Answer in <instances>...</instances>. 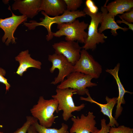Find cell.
I'll list each match as a JSON object with an SVG mask.
<instances>
[{"label":"cell","instance_id":"1","mask_svg":"<svg viewBox=\"0 0 133 133\" xmlns=\"http://www.w3.org/2000/svg\"><path fill=\"white\" fill-rule=\"evenodd\" d=\"M41 13L44 17L40 18V22H38L36 21L32 20L29 23L23 22V25L28 27L30 30H34L38 26H43L48 31V34L46 36V39L47 41L51 40L53 37L51 30V27L53 24H57L58 25L71 22L77 18L85 17L86 15L83 11L80 10L70 11L66 10L61 15L53 17H50L43 11H41Z\"/></svg>","mask_w":133,"mask_h":133},{"label":"cell","instance_id":"2","mask_svg":"<svg viewBox=\"0 0 133 133\" xmlns=\"http://www.w3.org/2000/svg\"><path fill=\"white\" fill-rule=\"evenodd\" d=\"M58 105L57 99L53 98L46 100L43 96H41L37 103L31 109L30 112L32 116L39 121L41 125L50 128L55 123V119L58 117L54 115L55 112L57 113L59 112Z\"/></svg>","mask_w":133,"mask_h":133},{"label":"cell","instance_id":"3","mask_svg":"<svg viewBox=\"0 0 133 133\" xmlns=\"http://www.w3.org/2000/svg\"><path fill=\"white\" fill-rule=\"evenodd\" d=\"M88 25L84 21L80 22L76 19L71 22L57 25L58 30L52 32V34L53 36L56 37L65 36L66 41H77L84 44L87 35L85 30Z\"/></svg>","mask_w":133,"mask_h":133},{"label":"cell","instance_id":"4","mask_svg":"<svg viewBox=\"0 0 133 133\" xmlns=\"http://www.w3.org/2000/svg\"><path fill=\"white\" fill-rule=\"evenodd\" d=\"M56 94L52 96L53 99H57L58 103V110L59 112L63 111V119L67 121L70 118L74 116L72 113L74 111H79L85 107L83 103L79 106H76L73 101L72 96L76 94L77 90L71 88L56 89Z\"/></svg>","mask_w":133,"mask_h":133},{"label":"cell","instance_id":"5","mask_svg":"<svg viewBox=\"0 0 133 133\" xmlns=\"http://www.w3.org/2000/svg\"><path fill=\"white\" fill-rule=\"evenodd\" d=\"M67 78L58 85L57 88H69L77 90L76 94L83 95L89 91L87 87L97 85V83L91 82L93 78L91 76L78 72H73Z\"/></svg>","mask_w":133,"mask_h":133},{"label":"cell","instance_id":"6","mask_svg":"<svg viewBox=\"0 0 133 133\" xmlns=\"http://www.w3.org/2000/svg\"><path fill=\"white\" fill-rule=\"evenodd\" d=\"M83 11L86 15L90 17L91 20L88 26L87 38L82 48L87 50H91L93 51L96 48L97 44L104 43V39L107 38V36L104 33H100L98 32V28L101 21V12H99L96 14H93L84 8Z\"/></svg>","mask_w":133,"mask_h":133},{"label":"cell","instance_id":"7","mask_svg":"<svg viewBox=\"0 0 133 133\" xmlns=\"http://www.w3.org/2000/svg\"><path fill=\"white\" fill-rule=\"evenodd\" d=\"M101 65L86 50L83 49L80 58L74 65L73 72H79L98 79L102 72Z\"/></svg>","mask_w":133,"mask_h":133},{"label":"cell","instance_id":"8","mask_svg":"<svg viewBox=\"0 0 133 133\" xmlns=\"http://www.w3.org/2000/svg\"><path fill=\"white\" fill-rule=\"evenodd\" d=\"M48 59L52 63V66L50 69V72L53 73L56 69L59 70L57 76L51 82V84L56 85L61 83L66 77L73 72L74 65L61 54L55 53L49 55Z\"/></svg>","mask_w":133,"mask_h":133},{"label":"cell","instance_id":"9","mask_svg":"<svg viewBox=\"0 0 133 133\" xmlns=\"http://www.w3.org/2000/svg\"><path fill=\"white\" fill-rule=\"evenodd\" d=\"M12 15L10 17L4 19L0 18V28L4 32L2 38L3 43L5 42L6 46L11 43L15 44L16 42L14 34L18 26L21 24L27 21V17L25 15L17 16L12 11Z\"/></svg>","mask_w":133,"mask_h":133},{"label":"cell","instance_id":"10","mask_svg":"<svg viewBox=\"0 0 133 133\" xmlns=\"http://www.w3.org/2000/svg\"><path fill=\"white\" fill-rule=\"evenodd\" d=\"M52 47L55 53L63 55L73 65L79 59L82 48L78 42L69 41L54 43Z\"/></svg>","mask_w":133,"mask_h":133},{"label":"cell","instance_id":"11","mask_svg":"<svg viewBox=\"0 0 133 133\" xmlns=\"http://www.w3.org/2000/svg\"><path fill=\"white\" fill-rule=\"evenodd\" d=\"M95 116L93 112L89 111L86 116L81 114L80 117L74 116L71 117L73 123L70 133H93L98 129L96 127Z\"/></svg>","mask_w":133,"mask_h":133},{"label":"cell","instance_id":"12","mask_svg":"<svg viewBox=\"0 0 133 133\" xmlns=\"http://www.w3.org/2000/svg\"><path fill=\"white\" fill-rule=\"evenodd\" d=\"M86 95L87 96V98L81 97L80 99L94 103L99 106L101 109V112L104 115L108 116L109 119V122L107 124L110 127H115V125L118 127L119 124L114 117L112 116V111L114 107L117 103V97H113L110 98L106 96L105 100L107 102L106 104H102L99 103L93 100L91 97L89 91L87 92Z\"/></svg>","mask_w":133,"mask_h":133},{"label":"cell","instance_id":"13","mask_svg":"<svg viewBox=\"0 0 133 133\" xmlns=\"http://www.w3.org/2000/svg\"><path fill=\"white\" fill-rule=\"evenodd\" d=\"M12 5V9L18 10L22 15L32 18L39 12L41 0H16Z\"/></svg>","mask_w":133,"mask_h":133},{"label":"cell","instance_id":"14","mask_svg":"<svg viewBox=\"0 0 133 133\" xmlns=\"http://www.w3.org/2000/svg\"><path fill=\"white\" fill-rule=\"evenodd\" d=\"M101 10L102 17L100 23L101 26L98 29L99 33H101L105 30L110 29L112 35L116 36L117 35V30L120 29L123 31H127L129 29L126 27H122L119 26L115 20V16L109 13L106 9L105 5L101 6Z\"/></svg>","mask_w":133,"mask_h":133},{"label":"cell","instance_id":"15","mask_svg":"<svg viewBox=\"0 0 133 133\" xmlns=\"http://www.w3.org/2000/svg\"><path fill=\"white\" fill-rule=\"evenodd\" d=\"M120 64L118 63L114 68L113 69H107L106 72L112 75L115 79L117 83L118 88L119 95L117 97V100L115 114V119H117L121 114L123 110L122 104H125V101L124 99V95L126 93L132 94L133 93L126 90L121 83L119 77L118 73L119 71Z\"/></svg>","mask_w":133,"mask_h":133},{"label":"cell","instance_id":"16","mask_svg":"<svg viewBox=\"0 0 133 133\" xmlns=\"http://www.w3.org/2000/svg\"><path fill=\"white\" fill-rule=\"evenodd\" d=\"M15 59L19 64L16 73L21 76L30 68L34 67L38 69L41 68V62L32 58L28 50L20 52Z\"/></svg>","mask_w":133,"mask_h":133},{"label":"cell","instance_id":"17","mask_svg":"<svg viewBox=\"0 0 133 133\" xmlns=\"http://www.w3.org/2000/svg\"><path fill=\"white\" fill-rule=\"evenodd\" d=\"M66 10L64 0H41L39 12L43 11L48 15L54 17L62 14Z\"/></svg>","mask_w":133,"mask_h":133},{"label":"cell","instance_id":"18","mask_svg":"<svg viewBox=\"0 0 133 133\" xmlns=\"http://www.w3.org/2000/svg\"><path fill=\"white\" fill-rule=\"evenodd\" d=\"M108 0H106L104 5L108 12L115 17L130 11L133 8V0H116L107 5Z\"/></svg>","mask_w":133,"mask_h":133},{"label":"cell","instance_id":"19","mask_svg":"<svg viewBox=\"0 0 133 133\" xmlns=\"http://www.w3.org/2000/svg\"><path fill=\"white\" fill-rule=\"evenodd\" d=\"M32 125L38 133H69L68 131V126L64 123H62L61 127L58 129L46 128L41 125L38 123L37 119L35 118Z\"/></svg>","mask_w":133,"mask_h":133},{"label":"cell","instance_id":"20","mask_svg":"<svg viewBox=\"0 0 133 133\" xmlns=\"http://www.w3.org/2000/svg\"><path fill=\"white\" fill-rule=\"evenodd\" d=\"M66 5V10L70 11L77 10L83 3L82 0H64Z\"/></svg>","mask_w":133,"mask_h":133},{"label":"cell","instance_id":"21","mask_svg":"<svg viewBox=\"0 0 133 133\" xmlns=\"http://www.w3.org/2000/svg\"><path fill=\"white\" fill-rule=\"evenodd\" d=\"M35 118L32 116H27L26 121L20 128L17 129L14 132L11 133H27L28 130L33 123Z\"/></svg>","mask_w":133,"mask_h":133},{"label":"cell","instance_id":"22","mask_svg":"<svg viewBox=\"0 0 133 133\" xmlns=\"http://www.w3.org/2000/svg\"><path fill=\"white\" fill-rule=\"evenodd\" d=\"M133 129L123 125L116 128L110 127L109 133H133Z\"/></svg>","mask_w":133,"mask_h":133},{"label":"cell","instance_id":"23","mask_svg":"<svg viewBox=\"0 0 133 133\" xmlns=\"http://www.w3.org/2000/svg\"><path fill=\"white\" fill-rule=\"evenodd\" d=\"M86 7L84 8L90 13L96 14L98 13V8L92 0H86L85 2Z\"/></svg>","mask_w":133,"mask_h":133},{"label":"cell","instance_id":"24","mask_svg":"<svg viewBox=\"0 0 133 133\" xmlns=\"http://www.w3.org/2000/svg\"><path fill=\"white\" fill-rule=\"evenodd\" d=\"M6 74L5 70L2 68L0 67V83L5 85L6 92L8 91L10 85L8 83L7 79L4 77Z\"/></svg>","mask_w":133,"mask_h":133},{"label":"cell","instance_id":"25","mask_svg":"<svg viewBox=\"0 0 133 133\" xmlns=\"http://www.w3.org/2000/svg\"><path fill=\"white\" fill-rule=\"evenodd\" d=\"M106 121L104 118L101 119V129L100 130L98 129L93 133H109L110 127L106 124Z\"/></svg>","mask_w":133,"mask_h":133},{"label":"cell","instance_id":"26","mask_svg":"<svg viewBox=\"0 0 133 133\" xmlns=\"http://www.w3.org/2000/svg\"><path fill=\"white\" fill-rule=\"evenodd\" d=\"M118 16L129 23H132L133 22V9L129 12Z\"/></svg>","mask_w":133,"mask_h":133},{"label":"cell","instance_id":"27","mask_svg":"<svg viewBox=\"0 0 133 133\" xmlns=\"http://www.w3.org/2000/svg\"><path fill=\"white\" fill-rule=\"evenodd\" d=\"M121 19V20H117L116 21L117 23L121 24V23H124L128 26V29H130L132 31H133V24L132 23H129L125 21L122 18L119 17Z\"/></svg>","mask_w":133,"mask_h":133},{"label":"cell","instance_id":"28","mask_svg":"<svg viewBox=\"0 0 133 133\" xmlns=\"http://www.w3.org/2000/svg\"><path fill=\"white\" fill-rule=\"evenodd\" d=\"M27 133H38L35 130V129L32 125L30 126L28 129L27 131Z\"/></svg>","mask_w":133,"mask_h":133},{"label":"cell","instance_id":"29","mask_svg":"<svg viewBox=\"0 0 133 133\" xmlns=\"http://www.w3.org/2000/svg\"><path fill=\"white\" fill-rule=\"evenodd\" d=\"M0 133H3V132H0Z\"/></svg>","mask_w":133,"mask_h":133}]
</instances>
